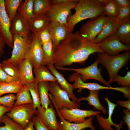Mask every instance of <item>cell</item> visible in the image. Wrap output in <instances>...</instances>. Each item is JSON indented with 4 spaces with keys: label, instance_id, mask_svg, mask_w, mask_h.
<instances>
[{
    "label": "cell",
    "instance_id": "obj_1",
    "mask_svg": "<svg viewBox=\"0 0 130 130\" xmlns=\"http://www.w3.org/2000/svg\"><path fill=\"white\" fill-rule=\"evenodd\" d=\"M104 52L99 44L86 40L77 31L53 47L54 65L61 67L75 63L83 64L91 54Z\"/></svg>",
    "mask_w": 130,
    "mask_h": 130
},
{
    "label": "cell",
    "instance_id": "obj_2",
    "mask_svg": "<svg viewBox=\"0 0 130 130\" xmlns=\"http://www.w3.org/2000/svg\"><path fill=\"white\" fill-rule=\"evenodd\" d=\"M104 5L99 0H80L74 9L75 13L68 17L66 26L71 33L75 26L84 20L100 16L104 13Z\"/></svg>",
    "mask_w": 130,
    "mask_h": 130
},
{
    "label": "cell",
    "instance_id": "obj_3",
    "mask_svg": "<svg viewBox=\"0 0 130 130\" xmlns=\"http://www.w3.org/2000/svg\"><path fill=\"white\" fill-rule=\"evenodd\" d=\"M130 58V52L127 51L118 55L111 56L104 53H98L97 60L107 70L109 76V83L114 82V79L120 70L128 62Z\"/></svg>",
    "mask_w": 130,
    "mask_h": 130
},
{
    "label": "cell",
    "instance_id": "obj_4",
    "mask_svg": "<svg viewBox=\"0 0 130 130\" xmlns=\"http://www.w3.org/2000/svg\"><path fill=\"white\" fill-rule=\"evenodd\" d=\"M48 95L51 103L59 110L63 108L68 109L80 107V103L70 100L67 92L60 87L57 81L48 83Z\"/></svg>",
    "mask_w": 130,
    "mask_h": 130
},
{
    "label": "cell",
    "instance_id": "obj_5",
    "mask_svg": "<svg viewBox=\"0 0 130 130\" xmlns=\"http://www.w3.org/2000/svg\"><path fill=\"white\" fill-rule=\"evenodd\" d=\"M13 46L10 57L7 59L18 66L28 53L32 39V33L27 35H13Z\"/></svg>",
    "mask_w": 130,
    "mask_h": 130
},
{
    "label": "cell",
    "instance_id": "obj_6",
    "mask_svg": "<svg viewBox=\"0 0 130 130\" xmlns=\"http://www.w3.org/2000/svg\"><path fill=\"white\" fill-rule=\"evenodd\" d=\"M79 0L62 3L51 4L46 15L50 21H56L66 26L67 20L71 15V10L74 9Z\"/></svg>",
    "mask_w": 130,
    "mask_h": 130
},
{
    "label": "cell",
    "instance_id": "obj_7",
    "mask_svg": "<svg viewBox=\"0 0 130 130\" xmlns=\"http://www.w3.org/2000/svg\"><path fill=\"white\" fill-rule=\"evenodd\" d=\"M107 17L104 13L90 18L81 27L79 32L86 40L92 42L101 32Z\"/></svg>",
    "mask_w": 130,
    "mask_h": 130
},
{
    "label": "cell",
    "instance_id": "obj_8",
    "mask_svg": "<svg viewBox=\"0 0 130 130\" xmlns=\"http://www.w3.org/2000/svg\"><path fill=\"white\" fill-rule=\"evenodd\" d=\"M36 110L33 103L27 104L14 106L6 114L24 128L28 125L33 117L36 114Z\"/></svg>",
    "mask_w": 130,
    "mask_h": 130
},
{
    "label": "cell",
    "instance_id": "obj_9",
    "mask_svg": "<svg viewBox=\"0 0 130 130\" xmlns=\"http://www.w3.org/2000/svg\"><path fill=\"white\" fill-rule=\"evenodd\" d=\"M71 82L75 81L73 84V89H78V93L81 92L84 89L90 91L99 90L101 89H111L120 91L124 94V96L127 99L130 98V87H113L111 86H104L97 83H85L80 78L78 74L75 72L71 75L68 78Z\"/></svg>",
    "mask_w": 130,
    "mask_h": 130
},
{
    "label": "cell",
    "instance_id": "obj_10",
    "mask_svg": "<svg viewBox=\"0 0 130 130\" xmlns=\"http://www.w3.org/2000/svg\"><path fill=\"white\" fill-rule=\"evenodd\" d=\"M99 63L96 60L91 65L85 68H69L64 67H55L57 69L62 71H72L77 73L83 82L90 79H93L99 81L107 86H111L110 84L105 80L101 73V67L98 68Z\"/></svg>",
    "mask_w": 130,
    "mask_h": 130
},
{
    "label": "cell",
    "instance_id": "obj_11",
    "mask_svg": "<svg viewBox=\"0 0 130 130\" xmlns=\"http://www.w3.org/2000/svg\"><path fill=\"white\" fill-rule=\"evenodd\" d=\"M59 111L62 117L67 121L76 123H83L86 118L101 113L100 111L84 110L78 108L68 109L64 108Z\"/></svg>",
    "mask_w": 130,
    "mask_h": 130
},
{
    "label": "cell",
    "instance_id": "obj_12",
    "mask_svg": "<svg viewBox=\"0 0 130 130\" xmlns=\"http://www.w3.org/2000/svg\"><path fill=\"white\" fill-rule=\"evenodd\" d=\"M11 21L6 11L4 0H0V35L6 44L12 48L13 36L10 31Z\"/></svg>",
    "mask_w": 130,
    "mask_h": 130
},
{
    "label": "cell",
    "instance_id": "obj_13",
    "mask_svg": "<svg viewBox=\"0 0 130 130\" xmlns=\"http://www.w3.org/2000/svg\"><path fill=\"white\" fill-rule=\"evenodd\" d=\"M26 58L29 60L33 69L45 65L42 46L39 42L36 35L32 33V41Z\"/></svg>",
    "mask_w": 130,
    "mask_h": 130
},
{
    "label": "cell",
    "instance_id": "obj_14",
    "mask_svg": "<svg viewBox=\"0 0 130 130\" xmlns=\"http://www.w3.org/2000/svg\"><path fill=\"white\" fill-rule=\"evenodd\" d=\"M98 44L104 50V53L111 56L118 55L121 51L130 49V46L124 44L115 34L108 37Z\"/></svg>",
    "mask_w": 130,
    "mask_h": 130
},
{
    "label": "cell",
    "instance_id": "obj_15",
    "mask_svg": "<svg viewBox=\"0 0 130 130\" xmlns=\"http://www.w3.org/2000/svg\"><path fill=\"white\" fill-rule=\"evenodd\" d=\"M45 109L41 106L36 109V116L39 118L50 130H57L59 124L56 118V114L52 105Z\"/></svg>",
    "mask_w": 130,
    "mask_h": 130
},
{
    "label": "cell",
    "instance_id": "obj_16",
    "mask_svg": "<svg viewBox=\"0 0 130 130\" xmlns=\"http://www.w3.org/2000/svg\"><path fill=\"white\" fill-rule=\"evenodd\" d=\"M48 29L53 47L57 46L71 33L65 25L56 21H50Z\"/></svg>",
    "mask_w": 130,
    "mask_h": 130
},
{
    "label": "cell",
    "instance_id": "obj_17",
    "mask_svg": "<svg viewBox=\"0 0 130 130\" xmlns=\"http://www.w3.org/2000/svg\"><path fill=\"white\" fill-rule=\"evenodd\" d=\"M19 81L23 86L27 84L35 82L32 66L29 60L25 58L18 65Z\"/></svg>",
    "mask_w": 130,
    "mask_h": 130
},
{
    "label": "cell",
    "instance_id": "obj_18",
    "mask_svg": "<svg viewBox=\"0 0 130 130\" xmlns=\"http://www.w3.org/2000/svg\"><path fill=\"white\" fill-rule=\"evenodd\" d=\"M107 19L101 32L92 42L98 44L108 37L115 33L119 25L117 18L107 16Z\"/></svg>",
    "mask_w": 130,
    "mask_h": 130
},
{
    "label": "cell",
    "instance_id": "obj_19",
    "mask_svg": "<svg viewBox=\"0 0 130 130\" xmlns=\"http://www.w3.org/2000/svg\"><path fill=\"white\" fill-rule=\"evenodd\" d=\"M10 31L12 35H27L31 34L28 22L18 12L11 21Z\"/></svg>",
    "mask_w": 130,
    "mask_h": 130
},
{
    "label": "cell",
    "instance_id": "obj_20",
    "mask_svg": "<svg viewBox=\"0 0 130 130\" xmlns=\"http://www.w3.org/2000/svg\"><path fill=\"white\" fill-rule=\"evenodd\" d=\"M55 109L58 116L60 121V122L62 130H82L86 128H90L91 130H95L92 122L94 116L89 117L82 123H72L64 119L60 114L59 110L57 109Z\"/></svg>",
    "mask_w": 130,
    "mask_h": 130
},
{
    "label": "cell",
    "instance_id": "obj_21",
    "mask_svg": "<svg viewBox=\"0 0 130 130\" xmlns=\"http://www.w3.org/2000/svg\"><path fill=\"white\" fill-rule=\"evenodd\" d=\"M57 79V81L61 87L68 93L72 100L78 102V98L73 92V84L69 83L64 78L63 75L58 72L54 65L46 66Z\"/></svg>",
    "mask_w": 130,
    "mask_h": 130
},
{
    "label": "cell",
    "instance_id": "obj_22",
    "mask_svg": "<svg viewBox=\"0 0 130 130\" xmlns=\"http://www.w3.org/2000/svg\"><path fill=\"white\" fill-rule=\"evenodd\" d=\"M50 21L46 14L33 16L28 22L31 32L32 34L37 35L40 30L48 27Z\"/></svg>",
    "mask_w": 130,
    "mask_h": 130
},
{
    "label": "cell",
    "instance_id": "obj_23",
    "mask_svg": "<svg viewBox=\"0 0 130 130\" xmlns=\"http://www.w3.org/2000/svg\"><path fill=\"white\" fill-rule=\"evenodd\" d=\"M115 34L122 43L130 46V17L119 21L118 28Z\"/></svg>",
    "mask_w": 130,
    "mask_h": 130
},
{
    "label": "cell",
    "instance_id": "obj_24",
    "mask_svg": "<svg viewBox=\"0 0 130 130\" xmlns=\"http://www.w3.org/2000/svg\"><path fill=\"white\" fill-rule=\"evenodd\" d=\"M35 82L36 84L41 82L57 81V79L48 67L45 65L34 69Z\"/></svg>",
    "mask_w": 130,
    "mask_h": 130
},
{
    "label": "cell",
    "instance_id": "obj_25",
    "mask_svg": "<svg viewBox=\"0 0 130 130\" xmlns=\"http://www.w3.org/2000/svg\"><path fill=\"white\" fill-rule=\"evenodd\" d=\"M99 90L90 91L89 96L86 97H81L78 99V102L79 103L82 101L86 100L87 104L93 106L95 108L101 111L104 114L107 113V111L101 104L99 98Z\"/></svg>",
    "mask_w": 130,
    "mask_h": 130
},
{
    "label": "cell",
    "instance_id": "obj_26",
    "mask_svg": "<svg viewBox=\"0 0 130 130\" xmlns=\"http://www.w3.org/2000/svg\"><path fill=\"white\" fill-rule=\"evenodd\" d=\"M48 82H41L38 84L41 106L47 109L51 102L49 96Z\"/></svg>",
    "mask_w": 130,
    "mask_h": 130
},
{
    "label": "cell",
    "instance_id": "obj_27",
    "mask_svg": "<svg viewBox=\"0 0 130 130\" xmlns=\"http://www.w3.org/2000/svg\"><path fill=\"white\" fill-rule=\"evenodd\" d=\"M17 12L22 15L28 22L33 16V0H23L18 7Z\"/></svg>",
    "mask_w": 130,
    "mask_h": 130
},
{
    "label": "cell",
    "instance_id": "obj_28",
    "mask_svg": "<svg viewBox=\"0 0 130 130\" xmlns=\"http://www.w3.org/2000/svg\"><path fill=\"white\" fill-rule=\"evenodd\" d=\"M16 94V99L14 106L33 103L27 85L24 86L21 90Z\"/></svg>",
    "mask_w": 130,
    "mask_h": 130
},
{
    "label": "cell",
    "instance_id": "obj_29",
    "mask_svg": "<svg viewBox=\"0 0 130 130\" xmlns=\"http://www.w3.org/2000/svg\"><path fill=\"white\" fill-rule=\"evenodd\" d=\"M23 86L19 81L12 83H0V97L6 94H17Z\"/></svg>",
    "mask_w": 130,
    "mask_h": 130
},
{
    "label": "cell",
    "instance_id": "obj_30",
    "mask_svg": "<svg viewBox=\"0 0 130 130\" xmlns=\"http://www.w3.org/2000/svg\"><path fill=\"white\" fill-rule=\"evenodd\" d=\"M99 124L104 130H115L111 127L114 126L117 130H121L123 122L121 121L119 124L114 123L112 120V117L108 116L107 118H104L99 114L95 115Z\"/></svg>",
    "mask_w": 130,
    "mask_h": 130
},
{
    "label": "cell",
    "instance_id": "obj_31",
    "mask_svg": "<svg viewBox=\"0 0 130 130\" xmlns=\"http://www.w3.org/2000/svg\"><path fill=\"white\" fill-rule=\"evenodd\" d=\"M104 5V13L106 16L117 18L118 6L115 0H101Z\"/></svg>",
    "mask_w": 130,
    "mask_h": 130
},
{
    "label": "cell",
    "instance_id": "obj_32",
    "mask_svg": "<svg viewBox=\"0 0 130 130\" xmlns=\"http://www.w3.org/2000/svg\"><path fill=\"white\" fill-rule=\"evenodd\" d=\"M51 4L50 0H33V16L45 14Z\"/></svg>",
    "mask_w": 130,
    "mask_h": 130
},
{
    "label": "cell",
    "instance_id": "obj_33",
    "mask_svg": "<svg viewBox=\"0 0 130 130\" xmlns=\"http://www.w3.org/2000/svg\"><path fill=\"white\" fill-rule=\"evenodd\" d=\"M43 53L44 62L46 66L54 65L53 60V46L51 40L42 46Z\"/></svg>",
    "mask_w": 130,
    "mask_h": 130
},
{
    "label": "cell",
    "instance_id": "obj_34",
    "mask_svg": "<svg viewBox=\"0 0 130 130\" xmlns=\"http://www.w3.org/2000/svg\"><path fill=\"white\" fill-rule=\"evenodd\" d=\"M22 0H5L6 11L10 21L13 19L17 13L18 7Z\"/></svg>",
    "mask_w": 130,
    "mask_h": 130
},
{
    "label": "cell",
    "instance_id": "obj_35",
    "mask_svg": "<svg viewBox=\"0 0 130 130\" xmlns=\"http://www.w3.org/2000/svg\"><path fill=\"white\" fill-rule=\"evenodd\" d=\"M0 65L7 75L19 81V75L18 66L7 59L4 60L0 63Z\"/></svg>",
    "mask_w": 130,
    "mask_h": 130
},
{
    "label": "cell",
    "instance_id": "obj_36",
    "mask_svg": "<svg viewBox=\"0 0 130 130\" xmlns=\"http://www.w3.org/2000/svg\"><path fill=\"white\" fill-rule=\"evenodd\" d=\"M27 85L31 96L34 108L35 109L40 108L41 106L38 84L34 82L28 84Z\"/></svg>",
    "mask_w": 130,
    "mask_h": 130
},
{
    "label": "cell",
    "instance_id": "obj_37",
    "mask_svg": "<svg viewBox=\"0 0 130 130\" xmlns=\"http://www.w3.org/2000/svg\"><path fill=\"white\" fill-rule=\"evenodd\" d=\"M2 122L5 125L0 127V130H23V127L19 124L16 123L9 117L4 115L2 119Z\"/></svg>",
    "mask_w": 130,
    "mask_h": 130
},
{
    "label": "cell",
    "instance_id": "obj_38",
    "mask_svg": "<svg viewBox=\"0 0 130 130\" xmlns=\"http://www.w3.org/2000/svg\"><path fill=\"white\" fill-rule=\"evenodd\" d=\"M16 96L13 93H9L0 97V104L11 109L14 106Z\"/></svg>",
    "mask_w": 130,
    "mask_h": 130
},
{
    "label": "cell",
    "instance_id": "obj_39",
    "mask_svg": "<svg viewBox=\"0 0 130 130\" xmlns=\"http://www.w3.org/2000/svg\"><path fill=\"white\" fill-rule=\"evenodd\" d=\"M37 36L38 40L42 46L51 40L48 27L40 30Z\"/></svg>",
    "mask_w": 130,
    "mask_h": 130
},
{
    "label": "cell",
    "instance_id": "obj_40",
    "mask_svg": "<svg viewBox=\"0 0 130 130\" xmlns=\"http://www.w3.org/2000/svg\"><path fill=\"white\" fill-rule=\"evenodd\" d=\"M116 81L119 85L123 87L130 86V72L128 71L124 76H120L118 74L116 77L114 82Z\"/></svg>",
    "mask_w": 130,
    "mask_h": 130
},
{
    "label": "cell",
    "instance_id": "obj_41",
    "mask_svg": "<svg viewBox=\"0 0 130 130\" xmlns=\"http://www.w3.org/2000/svg\"><path fill=\"white\" fill-rule=\"evenodd\" d=\"M130 17V6L118 7L117 19L119 21L125 20Z\"/></svg>",
    "mask_w": 130,
    "mask_h": 130
},
{
    "label": "cell",
    "instance_id": "obj_42",
    "mask_svg": "<svg viewBox=\"0 0 130 130\" xmlns=\"http://www.w3.org/2000/svg\"><path fill=\"white\" fill-rule=\"evenodd\" d=\"M32 121L36 130H50L46 127L41 120L37 116H33Z\"/></svg>",
    "mask_w": 130,
    "mask_h": 130
},
{
    "label": "cell",
    "instance_id": "obj_43",
    "mask_svg": "<svg viewBox=\"0 0 130 130\" xmlns=\"http://www.w3.org/2000/svg\"><path fill=\"white\" fill-rule=\"evenodd\" d=\"M130 110L127 109H124L123 112L124 114L122 117L124 121L126 124L128 130H130Z\"/></svg>",
    "mask_w": 130,
    "mask_h": 130
},
{
    "label": "cell",
    "instance_id": "obj_44",
    "mask_svg": "<svg viewBox=\"0 0 130 130\" xmlns=\"http://www.w3.org/2000/svg\"><path fill=\"white\" fill-rule=\"evenodd\" d=\"M11 109L4 106L0 104V124H1L2 119L3 116L7 112H9Z\"/></svg>",
    "mask_w": 130,
    "mask_h": 130
},
{
    "label": "cell",
    "instance_id": "obj_45",
    "mask_svg": "<svg viewBox=\"0 0 130 130\" xmlns=\"http://www.w3.org/2000/svg\"><path fill=\"white\" fill-rule=\"evenodd\" d=\"M118 7H124L130 6L129 0H115Z\"/></svg>",
    "mask_w": 130,
    "mask_h": 130
},
{
    "label": "cell",
    "instance_id": "obj_46",
    "mask_svg": "<svg viewBox=\"0 0 130 130\" xmlns=\"http://www.w3.org/2000/svg\"><path fill=\"white\" fill-rule=\"evenodd\" d=\"M117 102L120 106L125 107L130 110V99L126 101L118 100Z\"/></svg>",
    "mask_w": 130,
    "mask_h": 130
},
{
    "label": "cell",
    "instance_id": "obj_47",
    "mask_svg": "<svg viewBox=\"0 0 130 130\" xmlns=\"http://www.w3.org/2000/svg\"><path fill=\"white\" fill-rule=\"evenodd\" d=\"M7 75L0 65V83L5 82Z\"/></svg>",
    "mask_w": 130,
    "mask_h": 130
},
{
    "label": "cell",
    "instance_id": "obj_48",
    "mask_svg": "<svg viewBox=\"0 0 130 130\" xmlns=\"http://www.w3.org/2000/svg\"><path fill=\"white\" fill-rule=\"evenodd\" d=\"M5 45L4 40L0 35V54L1 55L4 53Z\"/></svg>",
    "mask_w": 130,
    "mask_h": 130
},
{
    "label": "cell",
    "instance_id": "obj_49",
    "mask_svg": "<svg viewBox=\"0 0 130 130\" xmlns=\"http://www.w3.org/2000/svg\"><path fill=\"white\" fill-rule=\"evenodd\" d=\"M72 0H50L51 4L62 3L69 2Z\"/></svg>",
    "mask_w": 130,
    "mask_h": 130
},
{
    "label": "cell",
    "instance_id": "obj_50",
    "mask_svg": "<svg viewBox=\"0 0 130 130\" xmlns=\"http://www.w3.org/2000/svg\"><path fill=\"white\" fill-rule=\"evenodd\" d=\"M23 130H34V125L32 120L30 121L28 125L23 129Z\"/></svg>",
    "mask_w": 130,
    "mask_h": 130
},
{
    "label": "cell",
    "instance_id": "obj_51",
    "mask_svg": "<svg viewBox=\"0 0 130 130\" xmlns=\"http://www.w3.org/2000/svg\"><path fill=\"white\" fill-rule=\"evenodd\" d=\"M17 81H18L17 80L13 77L7 75L6 78L5 82L12 83Z\"/></svg>",
    "mask_w": 130,
    "mask_h": 130
},
{
    "label": "cell",
    "instance_id": "obj_52",
    "mask_svg": "<svg viewBox=\"0 0 130 130\" xmlns=\"http://www.w3.org/2000/svg\"><path fill=\"white\" fill-rule=\"evenodd\" d=\"M57 130H62V129L61 126L60 122H59V126Z\"/></svg>",
    "mask_w": 130,
    "mask_h": 130
},
{
    "label": "cell",
    "instance_id": "obj_53",
    "mask_svg": "<svg viewBox=\"0 0 130 130\" xmlns=\"http://www.w3.org/2000/svg\"><path fill=\"white\" fill-rule=\"evenodd\" d=\"M82 130H85V129H83Z\"/></svg>",
    "mask_w": 130,
    "mask_h": 130
},
{
    "label": "cell",
    "instance_id": "obj_54",
    "mask_svg": "<svg viewBox=\"0 0 130 130\" xmlns=\"http://www.w3.org/2000/svg\"><path fill=\"white\" fill-rule=\"evenodd\" d=\"M1 54H0V57H1Z\"/></svg>",
    "mask_w": 130,
    "mask_h": 130
}]
</instances>
